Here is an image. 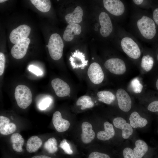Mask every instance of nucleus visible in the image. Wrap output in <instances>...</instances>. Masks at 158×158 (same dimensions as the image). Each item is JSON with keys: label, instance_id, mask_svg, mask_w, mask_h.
<instances>
[{"label": "nucleus", "instance_id": "15", "mask_svg": "<svg viewBox=\"0 0 158 158\" xmlns=\"http://www.w3.org/2000/svg\"><path fill=\"white\" fill-rule=\"evenodd\" d=\"M52 121L54 128L58 132L65 131L70 127L69 121L62 117L61 113L59 111H56L53 114Z\"/></svg>", "mask_w": 158, "mask_h": 158}, {"label": "nucleus", "instance_id": "3", "mask_svg": "<svg viewBox=\"0 0 158 158\" xmlns=\"http://www.w3.org/2000/svg\"><path fill=\"white\" fill-rule=\"evenodd\" d=\"M103 6L110 14L121 20L125 16L127 11L126 4L120 0H103Z\"/></svg>", "mask_w": 158, "mask_h": 158}, {"label": "nucleus", "instance_id": "42", "mask_svg": "<svg viewBox=\"0 0 158 158\" xmlns=\"http://www.w3.org/2000/svg\"><path fill=\"white\" fill-rule=\"evenodd\" d=\"M6 1H7L6 0H0V3H3Z\"/></svg>", "mask_w": 158, "mask_h": 158}, {"label": "nucleus", "instance_id": "35", "mask_svg": "<svg viewBox=\"0 0 158 158\" xmlns=\"http://www.w3.org/2000/svg\"><path fill=\"white\" fill-rule=\"evenodd\" d=\"M88 158H110L109 155L106 154L97 152L91 153L88 156Z\"/></svg>", "mask_w": 158, "mask_h": 158}, {"label": "nucleus", "instance_id": "40", "mask_svg": "<svg viewBox=\"0 0 158 158\" xmlns=\"http://www.w3.org/2000/svg\"><path fill=\"white\" fill-rule=\"evenodd\" d=\"M31 158H51V157H49L44 155H37L35 156L31 157Z\"/></svg>", "mask_w": 158, "mask_h": 158}, {"label": "nucleus", "instance_id": "6", "mask_svg": "<svg viewBox=\"0 0 158 158\" xmlns=\"http://www.w3.org/2000/svg\"><path fill=\"white\" fill-rule=\"evenodd\" d=\"M105 68L111 73L116 75H122L126 71V67L124 61L118 58H111L104 63Z\"/></svg>", "mask_w": 158, "mask_h": 158}, {"label": "nucleus", "instance_id": "27", "mask_svg": "<svg viewBox=\"0 0 158 158\" xmlns=\"http://www.w3.org/2000/svg\"><path fill=\"white\" fill-rule=\"evenodd\" d=\"M76 105L81 106V109L83 110L92 107L94 105V103L90 97L83 95L78 98L76 102Z\"/></svg>", "mask_w": 158, "mask_h": 158}, {"label": "nucleus", "instance_id": "32", "mask_svg": "<svg viewBox=\"0 0 158 158\" xmlns=\"http://www.w3.org/2000/svg\"><path fill=\"white\" fill-rule=\"evenodd\" d=\"M60 147L66 154H73V151L71 149L70 145L66 139L63 140L60 142Z\"/></svg>", "mask_w": 158, "mask_h": 158}, {"label": "nucleus", "instance_id": "1", "mask_svg": "<svg viewBox=\"0 0 158 158\" xmlns=\"http://www.w3.org/2000/svg\"><path fill=\"white\" fill-rule=\"evenodd\" d=\"M133 6L130 22L132 32L144 42L152 41L157 35V26L152 16L146 10Z\"/></svg>", "mask_w": 158, "mask_h": 158}, {"label": "nucleus", "instance_id": "23", "mask_svg": "<svg viewBox=\"0 0 158 158\" xmlns=\"http://www.w3.org/2000/svg\"><path fill=\"white\" fill-rule=\"evenodd\" d=\"M10 140L13 149L15 151L21 152L23 151L22 147L24 140L21 135L18 133L13 134L11 136Z\"/></svg>", "mask_w": 158, "mask_h": 158}, {"label": "nucleus", "instance_id": "43", "mask_svg": "<svg viewBox=\"0 0 158 158\" xmlns=\"http://www.w3.org/2000/svg\"><path fill=\"white\" fill-rule=\"evenodd\" d=\"M157 60L158 61V53L157 55Z\"/></svg>", "mask_w": 158, "mask_h": 158}, {"label": "nucleus", "instance_id": "28", "mask_svg": "<svg viewBox=\"0 0 158 158\" xmlns=\"http://www.w3.org/2000/svg\"><path fill=\"white\" fill-rule=\"evenodd\" d=\"M154 62L153 58L150 55H144L142 58L140 65L142 68L146 71H150L152 68Z\"/></svg>", "mask_w": 158, "mask_h": 158}, {"label": "nucleus", "instance_id": "34", "mask_svg": "<svg viewBox=\"0 0 158 158\" xmlns=\"http://www.w3.org/2000/svg\"><path fill=\"white\" fill-rule=\"evenodd\" d=\"M124 158H136L133 150L130 148L126 147L123 150Z\"/></svg>", "mask_w": 158, "mask_h": 158}, {"label": "nucleus", "instance_id": "41", "mask_svg": "<svg viewBox=\"0 0 158 158\" xmlns=\"http://www.w3.org/2000/svg\"><path fill=\"white\" fill-rule=\"evenodd\" d=\"M156 87L157 89L158 90V79H157L156 81Z\"/></svg>", "mask_w": 158, "mask_h": 158}, {"label": "nucleus", "instance_id": "29", "mask_svg": "<svg viewBox=\"0 0 158 158\" xmlns=\"http://www.w3.org/2000/svg\"><path fill=\"white\" fill-rule=\"evenodd\" d=\"M57 142L54 137L49 139L44 144V147L49 153H54L58 150Z\"/></svg>", "mask_w": 158, "mask_h": 158}, {"label": "nucleus", "instance_id": "4", "mask_svg": "<svg viewBox=\"0 0 158 158\" xmlns=\"http://www.w3.org/2000/svg\"><path fill=\"white\" fill-rule=\"evenodd\" d=\"M14 95L18 105L21 108H26L32 103V92L30 88L26 85H21L17 86Z\"/></svg>", "mask_w": 158, "mask_h": 158}, {"label": "nucleus", "instance_id": "20", "mask_svg": "<svg viewBox=\"0 0 158 158\" xmlns=\"http://www.w3.org/2000/svg\"><path fill=\"white\" fill-rule=\"evenodd\" d=\"M104 126L105 130L99 132L97 136L98 139L105 141L114 137L115 130L112 125L108 121L104 123Z\"/></svg>", "mask_w": 158, "mask_h": 158}, {"label": "nucleus", "instance_id": "11", "mask_svg": "<svg viewBox=\"0 0 158 158\" xmlns=\"http://www.w3.org/2000/svg\"><path fill=\"white\" fill-rule=\"evenodd\" d=\"M116 96L119 108L124 112L128 111L131 109L132 102L127 92L123 89H119L116 92Z\"/></svg>", "mask_w": 158, "mask_h": 158}, {"label": "nucleus", "instance_id": "8", "mask_svg": "<svg viewBox=\"0 0 158 158\" xmlns=\"http://www.w3.org/2000/svg\"><path fill=\"white\" fill-rule=\"evenodd\" d=\"M30 31L31 28L28 25L25 24L20 25L11 32L9 35L10 41L12 43L15 44L28 38Z\"/></svg>", "mask_w": 158, "mask_h": 158}, {"label": "nucleus", "instance_id": "16", "mask_svg": "<svg viewBox=\"0 0 158 158\" xmlns=\"http://www.w3.org/2000/svg\"><path fill=\"white\" fill-rule=\"evenodd\" d=\"M82 132L81 134V139L85 144L90 143L95 138V133L92 130V125L86 121L83 122L81 125Z\"/></svg>", "mask_w": 158, "mask_h": 158}, {"label": "nucleus", "instance_id": "26", "mask_svg": "<svg viewBox=\"0 0 158 158\" xmlns=\"http://www.w3.org/2000/svg\"><path fill=\"white\" fill-rule=\"evenodd\" d=\"M32 3L39 11L42 12H47L50 9L51 7L49 0H31Z\"/></svg>", "mask_w": 158, "mask_h": 158}, {"label": "nucleus", "instance_id": "19", "mask_svg": "<svg viewBox=\"0 0 158 158\" xmlns=\"http://www.w3.org/2000/svg\"><path fill=\"white\" fill-rule=\"evenodd\" d=\"M81 30V26L78 24L68 25L64 31L63 37L67 42L72 40L75 35H79Z\"/></svg>", "mask_w": 158, "mask_h": 158}, {"label": "nucleus", "instance_id": "37", "mask_svg": "<svg viewBox=\"0 0 158 158\" xmlns=\"http://www.w3.org/2000/svg\"><path fill=\"white\" fill-rule=\"evenodd\" d=\"M28 70L37 76L42 75L43 74V72L41 69L32 65H30L29 66Z\"/></svg>", "mask_w": 158, "mask_h": 158}, {"label": "nucleus", "instance_id": "14", "mask_svg": "<svg viewBox=\"0 0 158 158\" xmlns=\"http://www.w3.org/2000/svg\"><path fill=\"white\" fill-rule=\"evenodd\" d=\"M113 122L116 128L122 130V135L124 139L128 138L132 134V127L123 118L121 117L116 118L114 119Z\"/></svg>", "mask_w": 158, "mask_h": 158}, {"label": "nucleus", "instance_id": "7", "mask_svg": "<svg viewBox=\"0 0 158 158\" xmlns=\"http://www.w3.org/2000/svg\"><path fill=\"white\" fill-rule=\"evenodd\" d=\"M99 19L101 26L100 34L104 37L109 36L113 30V24L110 17L106 12L102 11L99 15Z\"/></svg>", "mask_w": 158, "mask_h": 158}, {"label": "nucleus", "instance_id": "31", "mask_svg": "<svg viewBox=\"0 0 158 158\" xmlns=\"http://www.w3.org/2000/svg\"><path fill=\"white\" fill-rule=\"evenodd\" d=\"M130 86L135 93H139L142 91L143 86L137 78L133 79L130 83Z\"/></svg>", "mask_w": 158, "mask_h": 158}, {"label": "nucleus", "instance_id": "9", "mask_svg": "<svg viewBox=\"0 0 158 158\" xmlns=\"http://www.w3.org/2000/svg\"><path fill=\"white\" fill-rule=\"evenodd\" d=\"M87 75L90 81L94 84L101 83L104 78V74L100 65L96 62H93L90 66Z\"/></svg>", "mask_w": 158, "mask_h": 158}, {"label": "nucleus", "instance_id": "18", "mask_svg": "<svg viewBox=\"0 0 158 158\" xmlns=\"http://www.w3.org/2000/svg\"><path fill=\"white\" fill-rule=\"evenodd\" d=\"M83 15L82 9L80 6H78L72 13L65 16V19L69 24H78L82 22Z\"/></svg>", "mask_w": 158, "mask_h": 158}, {"label": "nucleus", "instance_id": "17", "mask_svg": "<svg viewBox=\"0 0 158 158\" xmlns=\"http://www.w3.org/2000/svg\"><path fill=\"white\" fill-rule=\"evenodd\" d=\"M16 126L4 116H0V133L2 135H7L13 133L16 130Z\"/></svg>", "mask_w": 158, "mask_h": 158}, {"label": "nucleus", "instance_id": "33", "mask_svg": "<svg viewBox=\"0 0 158 158\" xmlns=\"http://www.w3.org/2000/svg\"><path fill=\"white\" fill-rule=\"evenodd\" d=\"M52 101L51 99L49 97L45 98L39 103L38 107L41 110L46 109L50 106Z\"/></svg>", "mask_w": 158, "mask_h": 158}, {"label": "nucleus", "instance_id": "12", "mask_svg": "<svg viewBox=\"0 0 158 158\" xmlns=\"http://www.w3.org/2000/svg\"><path fill=\"white\" fill-rule=\"evenodd\" d=\"M51 86L56 95L59 97H64L68 96L71 90L68 85L65 82L59 78L53 79L51 81Z\"/></svg>", "mask_w": 158, "mask_h": 158}, {"label": "nucleus", "instance_id": "30", "mask_svg": "<svg viewBox=\"0 0 158 158\" xmlns=\"http://www.w3.org/2000/svg\"><path fill=\"white\" fill-rule=\"evenodd\" d=\"M131 1L133 5L144 10L149 8L152 6L151 2L149 0H133Z\"/></svg>", "mask_w": 158, "mask_h": 158}, {"label": "nucleus", "instance_id": "21", "mask_svg": "<svg viewBox=\"0 0 158 158\" xmlns=\"http://www.w3.org/2000/svg\"><path fill=\"white\" fill-rule=\"evenodd\" d=\"M130 124L134 128H142L147 123L146 119L141 117L136 111L132 112L129 117Z\"/></svg>", "mask_w": 158, "mask_h": 158}, {"label": "nucleus", "instance_id": "13", "mask_svg": "<svg viewBox=\"0 0 158 158\" xmlns=\"http://www.w3.org/2000/svg\"><path fill=\"white\" fill-rule=\"evenodd\" d=\"M69 60L73 69L84 68L87 65L88 61L86 60L85 54L78 50L72 53Z\"/></svg>", "mask_w": 158, "mask_h": 158}, {"label": "nucleus", "instance_id": "24", "mask_svg": "<svg viewBox=\"0 0 158 158\" xmlns=\"http://www.w3.org/2000/svg\"><path fill=\"white\" fill-rule=\"evenodd\" d=\"M135 145L133 151L136 158H142L148 150L147 144L144 141L138 140L136 141Z\"/></svg>", "mask_w": 158, "mask_h": 158}, {"label": "nucleus", "instance_id": "39", "mask_svg": "<svg viewBox=\"0 0 158 158\" xmlns=\"http://www.w3.org/2000/svg\"><path fill=\"white\" fill-rule=\"evenodd\" d=\"M152 17L155 24L158 27V6L153 7Z\"/></svg>", "mask_w": 158, "mask_h": 158}, {"label": "nucleus", "instance_id": "5", "mask_svg": "<svg viewBox=\"0 0 158 158\" xmlns=\"http://www.w3.org/2000/svg\"><path fill=\"white\" fill-rule=\"evenodd\" d=\"M63 47V43L60 35L56 33L52 34L49 40L48 48L50 55L53 59L57 60L61 58Z\"/></svg>", "mask_w": 158, "mask_h": 158}, {"label": "nucleus", "instance_id": "44", "mask_svg": "<svg viewBox=\"0 0 158 158\" xmlns=\"http://www.w3.org/2000/svg\"><path fill=\"white\" fill-rule=\"evenodd\" d=\"M46 47H48V45H47L46 46Z\"/></svg>", "mask_w": 158, "mask_h": 158}, {"label": "nucleus", "instance_id": "2", "mask_svg": "<svg viewBox=\"0 0 158 158\" xmlns=\"http://www.w3.org/2000/svg\"><path fill=\"white\" fill-rule=\"evenodd\" d=\"M118 45L129 58L139 59L141 54L142 45L136 38L121 27L118 31Z\"/></svg>", "mask_w": 158, "mask_h": 158}, {"label": "nucleus", "instance_id": "25", "mask_svg": "<svg viewBox=\"0 0 158 158\" xmlns=\"http://www.w3.org/2000/svg\"><path fill=\"white\" fill-rule=\"evenodd\" d=\"M97 96L99 101L107 104L112 103L115 99L114 95L112 92L107 90L98 92Z\"/></svg>", "mask_w": 158, "mask_h": 158}, {"label": "nucleus", "instance_id": "22", "mask_svg": "<svg viewBox=\"0 0 158 158\" xmlns=\"http://www.w3.org/2000/svg\"><path fill=\"white\" fill-rule=\"evenodd\" d=\"M42 144L41 139L37 136L30 137L28 140L26 145L27 151L29 153L36 152Z\"/></svg>", "mask_w": 158, "mask_h": 158}, {"label": "nucleus", "instance_id": "36", "mask_svg": "<svg viewBox=\"0 0 158 158\" xmlns=\"http://www.w3.org/2000/svg\"><path fill=\"white\" fill-rule=\"evenodd\" d=\"M5 57L4 54L2 52L0 53V75H1L4 73L5 65Z\"/></svg>", "mask_w": 158, "mask_h": 158}, {"label": "nucleus", "instance_id": "10", "mask_svg": "<svg viewBox=\"0 0 158 158\" xmlns=\"http://www.w3.org/2000/svg\"><path fill=\"white\" fill-rule=\"evenodd\" d=\"M30 42V40L28 37L15 44L11 50L12 56L17 59L23 58L27 53Z\"/></svg>", "mask_w": 158, "mask_h": 158}, {"label": "nucleus", "instance_id": "38", "mask_svg": "<svg viewBox=\"0 0 158 158\" xmlns=\"http://www.w3.org/2000/svg\"><path fill=\"white\" fill-rule=\"evenodd\" d=\"M148 109L152 112H158V100L151 103L147 107Z\"/></svg>", "mask_w": 158, "mask_h": 158}]
</instances>
